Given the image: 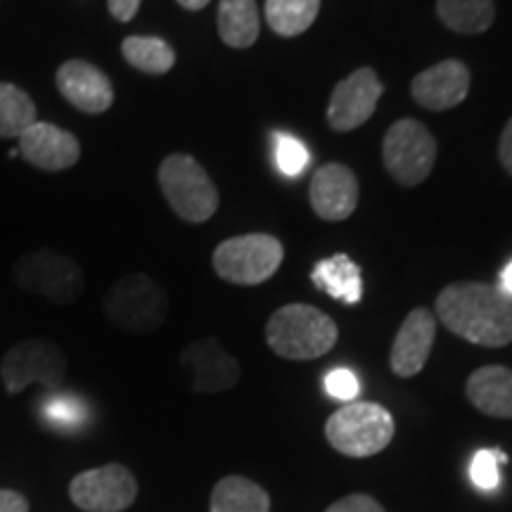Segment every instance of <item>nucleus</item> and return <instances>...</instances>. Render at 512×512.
<instances>
[{"label": "nucleus", "instance_id": "nucleus-30", "mask_svg": "<svg viewBox=\"0 0 512 512\" xmlns=\"http://www.w3.org/2000/svg\"><path fill=\"white\" fill-rule=\"evenodd\" d=\"M325 512H387L373 496L368 494H351L339 498L337 503H332Z\"/></svg>", "mask_w": 512, "mask_h": 512}, {"label": "nucleus", "instance_id": "nucleus-9", "mask_svg": "<svg viewBox=\"0 0 512 512\" xmlns=\"http://www.w3.org/2000/svg\"><path fill=\"white\" fill-rule=\"evenodd\" d=\"M437 140L418 119H401L382 140V159L389 176L399 185L413 188L427 181L437 164Z\"/></svg>", "mask_w": 512, "mask_h": 512}, {"label": "nucleus", "instance_id": "nucleus-3", "mask_svg": "<svg viewBox=\"0 0 512 512\" xmlns=\"http://www.w3.org/2000/svg\"><path fill=\"white\" fill-rule=\"evenodd\" d=\"M394 418L380 403H344L325 422V439L335 451L349 458H373L392 444Z\"/></svg>", "mask_w": 512, "mask_h": 512}, {"label": "nucleus", "instance_id": "nucleus-24", "mask_svg": "<svg viewBox=\"0 0 512 512\" xmlns=\"http://www.w3.org/2000/svg\"><path fill=\"white\" fill-rule=\"evenodd\" d=\"M121 55L133 69L152 76L171 72L176 64L174 48L159 36H128L121 43Z\"/></svg>", "mask_w": 512, "mask_h": 512}, {"label": "nucleus", "instance_id": "nucleus-15", "mask_svg": "<svg viewBox=\"0 0 512 512\" xmlns=\"http://www.w3.org/2000/svg\"><path fill=\"white\" fill-rule=\"evenodd\" d=\"M358 178L344 164H325L313 174L309 200L323 221H347L358 207Z\"/></svg>", "mask_w": 512, "mask_h": 512}, {"label": "nucleus", "instance_id": "nucleus-10", "mask_svg": "<svg viewBox=\"0 0 512 512\" xmlns=\"http://www.w3.org/2000/svg\"><path fill=\"white\" fill-rule=\"evenodd\" d=\"M69 498L83 512H121L138 498V482L126 465L110 463L79 472L69 484Z\"/></svg>", "mask_w": 512, "mask_h": 512}, {"label": "nucleus", "instance_id": "nucleus-12", "mask_svg": "<svg viewBox=\"0 0 512 512\" xmlns=\"http://www.w3.org/2000/svg\"><path fill=\"white\" fill-rule=\"evenodd\" d=\"M384 93L380 76L373 67H361L342 79L332 91L328 105V121L339 133L354 131L375 114L377 102Z\"/></svg>", "mask_w": 512, "mask_h": 512}, {"label": "nucleus", "instance_id": "nucleus-27", "mask_svg": "<svg viewBox=\"0 0 512 512\" xmlns=\"http://www.w3.org/2000/svg\"><path fill=\"white\" fill-rule=\"evenodd\" d=\"M273 152H275V164H278L280 174H285L287 178H299L311 162V152L306 150L302 140L294 138L292 133L275 131Z\"/></svg>", "mask_w": 512, "mask_h": 512}, {"label": "nucleus", "instance_id": "nucleus-34", "mask_svg": "<svg viewBox=\"0 0 512 512\" xmlns=\"http://www.w3.org/2000/svg\"><path fill=\"white\" fill-rule=\"evenodd\" d=\"M498 290L512 299V261L501 271V285H498Z\"/></svg>", "mask_w": 512, "mask_h": 512}, {"label": "nucleus", "instance_id": "nucleus-13", "mask_svg": "<svg viewBox=\"0 0 512 512\" xmlns=\"http://www.w3.org/2000/svg\"><path fill=\"white\" fill-rule=\"evenodd\" d=\"M17 140L19 155L27 159L34 169L48 171V174H60V171L72 169L81 159V143L76 140L74 133L48 124V121L31 124Z\"/></svg>", "mask_w": 512, "mask_h": 512}, {"label": "nucleus", "instance_id": "nucleus-19", "mask_svg": "<svg viewBox=\"0 0 512 512\" xmlns=\"http://www.w3.org/2000/svg\"><path fill=\"white\" fill-rule=\"evenodd\" d=\"M313 285L342 304H358L363 297L361 268L347 254H335L318 261L311 273Z\"/></svg>", "mask_w": 512, "mask_h": 512}, {"label": "nucleus", "instance_id": "nucleus-4", "mask_svg": "<svg viewBox=\"0 0 512 512\" xmlns=\"http://www.w3.org/2000/svg\"><path fill=\"white\" fill-rule=\"evenodd\" d=\"M105 318L114 328L147 335L169 318V297L164 287L145 273H128L105 294Z\"/></svg>", "mask_w": 512, "mask_h": 512}, {"label": "nucleus", "instance_id": "nucleus-31", "mask_svg": "<svg viewBox=\"0 0 512 512\" xmlns=\"http://www.w3.org/2000/svg\"><path fill=\"white\" fill-rule=\"evenodd\" d=\"M140 3L143 0H107V8H110V15L119 19V22H131L138 15Z\"/></svg>", "mask_w": 512, "mask_h": 512}, {"label": "nucleus", "instance_id": "nucleus-1", "mask_svg": "<svg viewBox=\"0 0 512 512\" xmlns=\"http://www.w3.org/2000/svg\"><path fill=\"white\" fill-rule=\"evenodd\" d=\"M437 318L446 330L477 347L498 349L512 342V299L494 285H446L437 297Z\"/></svg>", "mask_w": 512, "mask_h": 512}, {"label": "nucleus", "instance_id": "nucleus-23", "mask_svg": "<svg viewBox=\"0 0 512 512\" xmlns=\"http://www.w3.org/2000/svg\"><path fill=\"white\" fill-rule=\"evenodd\" d=\"M437 15L456 34H484L494 24V0H437Z\"/></svg>", "mask_w": 512, "mask_h": 512}, {"label": "nucleus", "instance_id": "nucleus-20", "mask_svg": "<svg viewBox=\"0 0 512 512\" xmlns=\"http://www.w3.org/2000/svg\"><path fill=\"white\" fill-rule=\"evenodd\" d=\"M209 512H271V496L252 479L230 475L211 491Z\"/></svg>", "mask_w": 512, "mask_h": 512}, {"label": "nucleus", "instance_id": "nucleus-36", "mask_svg": "<svg viewBox=\"0 0 512 512\" xmlns=\"http://www.w3.org/2000/svg\"><path fill=\"white\" fill-rule=\"evenodd\" d=\"M17 155H19V150H17V147H15V150H10V152H8V157H10V159H15Z\"/></svg>", "mask_w": 512, "mask_h": 512}, {"label": "nucleus", "instance_id": "nucleus-26", "mask_svg": "<svg viewBox=\"0 0 512 512\" xmlns=\"http://www.w3.org/2000/svg\"><path fill=\"white\" fill-rule=\"evenodd\" d=\"M36 121L31 95L15 83L0 81V138H19Z\"/></svg>", "mask_w": 512, "mask_h": 512}, {"label": "nucleus", "instance_id": "nucleus-29", "mask_svg": "<svg viewBox=\"0 0 512 512\" xmlns=\"http://www.w3.org/2000/svg\"><path fill=\"white\" fill-rule=\"evenodd\" d=\"M325 392H328L332 399L351 403L356 401L358 392H361V382L358 377L347 368H335L325 375Z\"/></svg>", "mask_w": 512, "mask_h": 512}, {"label": "nucleus", "instance_id": "nucleus-16", "mask_svg": "<svg viewBox=\"0 0 512 512\" xmlns=\"http://www.w3.org/2000/svg\"><path fill=\"white\" fill-rule=\"evenodd\" d=\"M434 337H437V316L427 309H413L396 332L389 366L399 377H415L430 361Z\"/></svg>", "mask_w": 512, "mask_h": 512}, {"label": "nucleus", "instance_id": "nucleus-8", "mask_svg": "<svg viewBox=\"0 0 512 512\" xmlns=\"http://www.w3.org/2000/svg\"><path fill=\"white\" fill-rule=\"evenodd\" d=\"M0 377L12 396L24 392L29 384H41L46 392H57L67 377V356L46 337L22 339L5 354Z\"/></svg>", "mask_w": 512, "mask_h": 512}, {"label": "nucleus", "instance_id": "nucleus-33", "mask_svg": "<svg viewBox=\"0 0 512 512\" xmlns=\"http://www.w3.org/2000/svg\"><path fill=\"white\" fill-rule=\"evenodd\" d=\"M498 157H501L503 169L512 176V119L505 124L501 133V143H498Z\"/></svg>", "mask_w": 512, "mask_h": 512}, {"label": "nucleus", "instance_id": "nucleus-5", "mask_svg": "<svg viewBox=\"0 0 512 512\" xmlns=\"http://www.w3.org/2000/svg\"><path fill=\"white\" fill-rule=\"evenodd\" d=\"M157 181L164 200L183 221L204 223L219 209V190L195 157L169 155L159 164Z\"/></svg>", "mask_w": 512, "mask_h": 512}, {"label": "nucleus", "instance_id": "nucleus-25", "mask_svg": "<svg viewBox=\"0 0 512 512\" xmlns=\"http://www.w3.org/2000/svg\"><path fill=\"white\" fill-rule=\"evenodd\" d=\"M320 0H266V22L278 36L304 34L316 22Z\"/></svg>", "mask_w": 512, "mask_h": 512}, {"label": "nucleus", "instance_id": "nucleus-6", "mask_svg": "<svg viewBox=\"0 0 512 512\" xmlns=\"http://www.w3.org/2000/svg\"><path fill=\"white\" fill-rule=\"evenodd\" d=\"M12 278L19 290L46 297L57 306L74 304L86 287L81 266L50 247L19 256L12 266Z\"/></svg>", "mask_w": 512, "mask_h": 512}, {"label": "nucleus", "instance_id": "nucleus-28", "mask_svg": "<svg viewBox=\"0 0 512 512\" xmlns=\"http://www.w3.org/2000/svg\"><path fill=\"white\" fill-rule=\"evenodd\" d=\"M503 451H479L472 458L470 477L482 491H494L501 484V463H505Z\"/></svg>", "mask_w": 512, "mask_h": 512}, {"label": "nucleus", "instance_id": "nucleus-2", "mask_svg": "<svg viewBox=\"0 0 512 512\" xmlns=\"http://www.w3.org/2000/svg\"><path fill=\"white\" fill-rule=\"evenodd\" d=\"M337 337L335 320L309 304H287L266 323V344L287 361H316L335 349Z\"/></svg>", "mask_w": 512, "mask_h": 512}, {"label": "nucleus", "instance_id": "nucleus-18", "mask_svg": "<svg viewBox=\"0 0 512 512\" xmlns=\"http://www.w3.org/2000/svg\"><path fill=\"white\" fill-rule=\"evenodd\" d=\"M465 394L472 406L491 418H512V370L484 366L467 377Z\"/></svg>", "mask_w": 512, "mask_h": 512}, {"label": "nucleus", "instance_id": "nucleus-14", "mask_svg": "<svg viewBox=\"0 0 512 512\" xmlns=\"http://www.w3.org/2000/svg\"><path fill=\"white\" fill-rule=\"evenodd\" d=\"M57 91L69 105L86 114H102L112 107L114 86L102 69L86 60H67L55 74Z\"/></svg>", "mask_w": 512, "mask_h": 512}, {"label": "nucleus", "instance_id": "nucleus-32", "mask_svg": "<svg viewBox=\"0 0 512 512\" xmlns=\"http://www.w3.org/2000/svg\"><path fill=\"white\" fill-rule=\"evenodd\" d=\"M0 512H29V501L15 489H0Z\"/></svg>", "mask_w": 512, "mask_h": 512}, {"label": "nucleus", "instance_id": "nucleus-21", "mask_svg": "<svg viewBox=\"0 0 512 512\" xmlns=\"http://www.w3.org/2000/svg\"><path fill=\"white\" fill-rule=\"evenodd\" d=\"M88 418H91V411L79 394L57 389V392H46L41 401H36V420L53 432H79Z\"/></svg>", "mask_w": 512, "mask_h": 512}, {"label": "nucleus", "instance_id": "nucleus-7", "mask_svg": "<svg viewBox=\"0 0 512 512\" xmlns=\"http://www.w3.org/2000/svg\"><path fill=\"white\" fill-rule=\"evenodd\" d=\"M285 259L283 242L266 233H249L223 240L214 249L211 266L233 285H261L278 273Z\"/></svg>", "mask_w": 512, "mask_h": 512}, {"label": "nucleus", "instance_id": "nucleus-35", "mask_svg": "<svg viewBox=\"0 0 512 512\" xmlns=\"http://www.w3.org/2000/svg\"><path fill=\"white\" fill-rule=\"evenodd\" d=\"M176 3L185 10H202V8H207L209 0H176Z\"/></svg>", "mask_w": 512, "mask_h": 512}, {"label": "nucleus", "instance_id": "nucleus-22", "mask_svg": "<svg viewBox=\"0 0 512 512\" xmlns=\"http://www.w3.org/2000/svg\"><path fill=\"white\" fill-rule=\"evenodd\" d=\"M261 31V17L256 0H221L219 36L228 48L242 50L254 46Z\"/></svg>", "mask_w": 512, "mask_h": 512}, {"label": "nucleus", "instance_id": "nucleus-11", "mask_svg": "<svg viewBox=\"0 0 512 512\" xmlns=\"http://www.w3.org/2000/svg\"><path fill=\"white\" fill-rule=\"evenodd\" d=\"M181 368L195 394H219L240 382V363L216 337H202L181 351Z\"/></svg>", "mask_w": 512, "mask_h": 512}, {"label": "nucleus", "instance_id": "nucleus-17", "mask_svg": "<svg viewBox=\"0 0 512 512\" xmlns=\"http://www.w3.org/2000/svg\"><path fill=\"white\" fill-rule=\"evenodd\" d=\"M411 93L425 110L444 112L458 107L470 93V69L460 60H444L413 79Z\"/></svg>", "mask_w": 512, "mask_h": 512}]
</instances>
